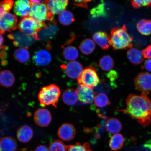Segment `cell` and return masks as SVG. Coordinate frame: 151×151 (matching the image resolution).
Segmentation results:
<instances>
[{
	"label": "cell",
	"instance_id": "obj_1",
	"mask_svg": "<svg viewBox=\"0 0 151 151\" xmlns=\"http://www.w3.org/2000/svg\"><path fill=\"white\" fill-rule=\"evenodd\" d=\"M126 109L120 111L137 120L143 126L151 123V99L146 94H129L126 99Z\"/></svg>",
	"mask_w": 151,
	"mask_h": 151
},
{
	"label": "cell",
	"instance_id": "obj_2",
	"mask_svg": "<svg viewBox=\"0 0 151 151\" xmlns=\"http://www.w3.org/2000/svg\"><path fill=\"white\" fill-rule=\"evenodd\" d=\"M109 37L110 46L114 50L131 48L133 46V37L127 32L125 25L121 28H112Z\"/></svg>",
	"mask_w": 151,
	"mask_h": 151
},
{
	"label": "cell",
	"instance_id": "obj_3",
	"mask_svg": "<svg viewBox=\"0 0 151 151\" xmlns=\"http://www.w3.org/2000/svg\"><path fill=\"white\" fill-rule=\"evenodd\" d=\"M61 93L58 86L50 84L41 88L38 97L40 103L43 106L51 105L56 107Z\"/></svg>",
	"mask_w": 151,
	"mask_h": 151
},
{
	"label": "cell",
	"instance_id": "obj_4",
	"mask_svg": "<svg viewBox=\"0 0 151 151\" xmlns=\"http://www.w3.org/2000/svg\"><path fill=\"white\" fill-rule=\"evenodd\" d=\"M47 25L45 23L38 22L31 17L28 16L21 19L18 27L20 31L31 36L36 40L37 33Z\"/></svg>",
	"mask_w": 151,
	"mask_h": 151
},
{
	"label": "cell",
	"instance_id": "obj_5",
	"mask_svg": "<svg viewBox=\"0 0 151 151\" xmlns=\"http://www.w3.org/2000/svg\"><path fill=\"white\" fill-rule=\"evenodd\" d=\"M29 16L37 21L43 23L47 21L51 22L54 20V15L49 11L45 1L43 3L31 4Z\"/></svg>",
	"mask_w": 151,
	"mask_h": 151
},
{
	"label": "cell",
	"instance_id": "obj_6",
	"mask_svg": "<svg viewBox=\"0 0 151 151\" xmlns=\"http://www.w3.org/2000/svg\"><path fill=\"white\" fill-rule=\"evenodd\" d=\"M77 81L80 86L91 88L97 86L100 82L96 70L91 67L85 68L77 79Z\"/></svg>",
	"mask_w": 151,
	"mask_h": 151
},
{
	"label": "cell",
	"instance_id": "obj_7",
	"mask_svg": "<svg viewBox=\"0 0 151 151\" xmlns=\"http://www.w3.org/2000/svg\"><path fill=\"white\" fill-rule=\"evenodd\" d=\"M17 18L15 15L7 12L0 17V34L14 31L18 27Z\"/></svg>",
	"mask_w": 151,
	"mask_h": 151
},
{
	"label": "cell",
	"instance_id": "obj_8",
	"mask_svg": "<svg viewBox=\"0 0 151 151\" xmlns=\"http://www.w3.org/2000/svg\"><path fill=\"white\" fill-rule=\"evenodd\" d=\"M8 37L13 41L14 46L26 49L32 45L35 40L33 37L20 31L9 34Z\"/></svg>",
	"mask_w": 151,
	"mask_h": 151
},
{
	"label": "cell",
	"instance_id": "obj_9",
	"mask_svg": "<svg viewBox=\"0 0 151 151\" xmlns=\"http://www.w3.org/2000/svg\"><path fill=\"white\" fill-rule=\"evenodd\" d=\"M134 84L137 90L148 94L151 91V74L147 72L139 73L135 79Z\"/></svg>",
	"mask_w": 151,
	"mask_h": 151
},
{
	"label": "cell",
	"instance_id": "obj_10",
	"mask_svg": "<svg viewBox=\"0 0 151 151\" xmlns=\"http://www.w3.org/2000/svg\"><path fill=\"white\" fill-rule=\"evenodd\" d=\"M58 31L57 23L55 20H53L37 33L36 40L48 41L55 37Z\"/></svg>",
	"mask_w": 151,
	"mask_h": 151
},
{
	"label": "cell",
	"instance_id": "obj_11",
	"mask_svg": "<svg viewBox=\"0 0 151 151\" xmlns=\"http://www.w3.org/2000/svg\"><path fill=\"white\" fill-rule=\"evenodd\" d=\"M61 68L65 70L66 75L72 79H78L83 71L82 65L76 61L70 62L66 65H62Z\"/></svg>",
	"mask_w": 151,
	"mask_h": 151
},
{
	"label": "cell",
	"instance_id": "obj_12",
	"mask_svg": "<svg viewBox=\"0 0 151 151\" xmlns=\"http://www.w3.org/2000/svg\"><path fill=\"white\" fill-rule=\"evenodd\" d=\"M34 119L37 125L45 127L50 124L52 120V116L48 109H40L36 111L34 114Z\"/></svg>",
	"mask_w": 151,
	"mask_h": 151
},
{
	"label": "cell",
	"instance_id": "obj_13",
	"mask_svg": "<svg viewBox=\"0 0 151 151\" xmlns=\"http://www.w3.org/2000/svg\"><path fill=\"white\" fill-rule=\"evenodd\" d=\"M76 131L74 126L69 123H65L60 126L58 135L60 139L66 141H70L75 137Z\"/></svg>",
	"mask_w": 151,
	"mask_h": 151
},
{
	"label": "cell",
	"instance_id": "obj_14",
	"mask_svg": "<svg viewBox=\"0 0 151 151\" xmlns=\"http://www.w3.org/2000/svg\"><path fill=\"white\" fill-rule=\"evenodd\" d=\"M31 8V4L30 1L19 0L14 3V11L17 16L24 18L29 16Z\"/></svg>",
	"mask_w": 151,
	"mask_h": 151
},
{
	"label": "cell",
	"instance_id": "obj_15",
	"mask_svg": "<svg viewBox=\"0 0 151 151\" xmlns=\"http://www.w3.org/2000/svg\"><path fill=\"white\" fill-rule=\"evenodd\" d=\"M80 101L84 104L93 102L95 97V93L92 88L82 86H79L77 89Z\"/></svg>",
	"mask_w": 151,
	"mask_h": 151
},
{
	"label": "cell",
	"instance_id": "obj_16",
	"mask_svg": "<svg viewBox=\"0 0 151 151\" xmlns=\"http://www.w3.org/2000/svg\"><path fill=\"white\" fill-rule=\"evenodd\" d=\"M45 3L50 12L52 15L61 14L65 11L68 1L63 0L45 1Z\"/></svg>",
	"mask_w": 151,
	"mask_h": 151
},
{
	"label": "cell",
	"instance_id": "obj_17",
	"mask_svg": "<svg viewBox=\"0 0 151 151\" xmlns=\"http://www.w3.org/2000/svg\"><path fill=\"white\" fill-rule=\"evenodd\" d=\"M34 63L38 66H45L50 63L52 56L48 51L41 50L37 51L33 56Z\"/></svg>",
	"mask_w": 151,
	"mask_h": 151
},
{
	"label": "cell",
	"instance_id": "obj_18",
	"mask_svg": "<svg viewBox=\"0 0 151 151\" xmlns=\"http://www.w3.org/2000/svg\"><path fill=\"white\" fill-rule=\"evenodd\" d=\"M33 131L30 126L24 125L19 128L17 132V139L20 142L26 143L28 142L32 138Z\"/></svg>",
	"mask_w": 151,
	"mask_h": 151
},
{
	"label": "cell",
	"instance_id": "obj_19",
	"mask_svg": "<svg viewBox=\"0 0 151 151\" xmlns=\"http://www.w3.org/2000/svg\"><path fill=\"white\" fill-rule=\"evenodd\" d=\"M92 37L94 42L103 50H106L109 48V37L105 32H98L94 34Z\"/></svg>",
	"mask_w": 151,
	"mask_h": 151
},
{
	"label": "cell",
	"instance_id": "obj_20",
	"mask_svg": "<svg viewBox=\"0 0 151 151\" xmlns=\"http://www.w3.org/2000/svg\"><path fill=\"white\" fill-rule=\"evenodd\" d=\"M77 91L72 88H68L62 94V99L64 103L69 106L75 104L78 99Z\"/></svg>",
	"mask_w": 151,
	"mask_h": 151
},
{
	"label": "cell",
	"instance_id": "obj_21",
	"mask_svg": "<svg viewBox=\"0 0 151 151\" xmlns=\"http://www.w3.org/2000/svg\"><path fill=\"white\" fill-rule=\"evenodd\" d=\"M15 81L14 76L10 71L5 70L0 72V85L6 88L12 86Z\"/></svg>",
	"mask_w": 151,
	"mask_h": 151
},
{
	"label": "cell",
	"instance_id": "obj_22",
	"mask_svg": "<svg viewBox=\"0 0 151 151\" xmlns=\"http://www.w3.org/2000/svg\"><path fill=\"white\" fill-rule=\"evenodd\" d=\"M106 131L110 134H117L122 129L121 122L118 119L114 118H109L105 124Z\"/></svg>",
	"mask_w": 151,
	"mask_h": 151
},
{
	"label": "cell",
	"instance_id": "obj_23",
	"mask_svg": "<svg viewBox=\"0 0 151 151\" xmlns=\"http://www.w3.org/2000/svg\"><path fill=\"white\" fill-rule=\"evenodd\" d=\"M17 144L15 139L11 137H5L0 140L1 151H16Z\"/></svg>",
	"mask_w": 151,
	"mask_h": 151
},
{
	"label": "cell",
	"instance_id": "obj_24",
	"mask_svg": "<svg viewBox=\"0 0 151 151\" xmlns=\"http://www.w3.org/2000/svg\"><path fill=\"white\" fill-rule=\"evenodd\" d=\"M127 57L129 61L135 65L141 64L144 60L142 52L134 48H131L128 50Z\"/></svg>",
	"mask_w": 151,
	"mask_h": 151
},
{
	"label": "cell",
	"instance_id": "obj_25",
	"mask_svg": "<svg viewBox=\"0 0 151 151\" xmlns=\"http://www.w3.org/2000/svg\"><path fill=\"white\" fill-rule=\"evenodd\" d=\"M124 139L121 134H116L112 136L109 141V147L113 151H117L120 150L123 146Z\"/></svg>",
	"mask_w": 151,
	"mask_h": 151
},
{
	"label": "cell",
	"instance_id": "obj_26",
	"mask_svg": "<svg viewBox=\"0 0 151 151\" xmlns=\"http://www.w3.org/2000/svg\"><path fill=\"white\" fill-rule=\"evenodd\" d=\"M96 48V45L92 39H86L80 43L79 48L83 54L88 55L92 53Z\"/></svg>",
	"mask_w": 151,
	"mask_h": 151
},
{
	"label": "cell",
	"instance_id": "obj_27",
	"mask_svg": "<svg viewBox=\"0 0 151 151\" xmlns=\"http://www.w3.org/2000/svg\"><path fill=\"white\" fill-rule=\"evenodd\" d=\"M14 58L17 61L21 63H25L29 61L30 59V54L27 49L20 48L14 52Z\"/></svg>",
	"mask_w": 151,
	"mask_h": 151
},
{
	"label": "cell",
	"instance_id": "obj_28",
	"mask_svg": "<svg viewBox=\"0 0 151 151\" xmlns=\"http://www.w3.org/2000/svg\"><path fill=\"white\" fill-rule=\"evenodd\" d=\"M137 29L141 34L148 36L151 34V20L142 19L137 22Z\"/></svg>",
	"mask_w": 151,
	"mask_h": 151
},
{
	"label": "cell",
	"instance_id": "obj_29",
	"mask_svg": "<svg viewBox=\"0 0 151 151\" xmlns=\"http://www.w3.org/2000/svg\"><path fill=\"white\" fill-rule=\"evenodd\" d=\"M63 56L66 60L70 61H73L78 58L79 52L75 47L68 46L64 49Z\"/></svg>",
	"mask_w": 151,
	"mask_h": 151
},
{
	"label": "cell",
	"instance_id": "obj_30",
	"mask_svg": "<svg viewBox=\"0 0 151 151\" xmlns=\"http://www.w3.org/2000/svg\"><path fill=\"white\" fill-rule=\"evenodd\" d=\"M60 23L65 26L70 25L75 21V18L70 11L65 10L60 14L58 17Z\"/></svg>",
	"mask_w": 151,
	"mask_h": 151
},
{
	"label": "cell",
	"instance_id": "obj_31",
	"mask_svg": "<svg viewBox=\"0 0 151 151\" xmlns=\"http://www.w3.org/2000/svg\"><path fill=\"white\" fill-rule=\"evenodd\" d=\"M99 65L102 70L109 71L112 69L114 65V62L110 56L106 55L103 57L100 60Z\"/></svg>",
	"mask_w": 151,
	"mask_h": 151
},
{
	"label": "cell",
	"instance_id": "obj_32",
	"mask_svg": "<svg viewBox=\"0 0 151 151\" xmlns=\"http://www.w3.org/2000/svg\"><path fill=\"white\" fill-rule=\"evenodd\" d=\"M90 14L92 18L106 17L107 13L105 9V3H100L97 6L92 9L90 11Z\"/></svg>",
	"mask_w": 151,
	"mask_h": 151
},
{
	"label": "cell",
	"instance_id": "obj_33",
	"mask_svg": "<svg viewBox=\"0 0 151 151\" xmlns=\"http://www.w3.org/2000/svg\"><path fill=\"white\" fill-rule=\"evenodd\" d=\"M94 101L95 105L99 107H105L110 104L108 97L104 93H99L96 95Z\"/></svg>",
	"mask_w": 151,
	"mask_h": 151
},
{
	"label": "cell",
	"instance_id": "obj_34",
	"mask_svg": "<svg viewBox=\"0 0 151 151\" xmlns=\"http://www.w3.org/2000/svg\"><path fill=\"white\" fill-rule=\"evenodd\" d=\"M68 151H92L89 143H85L83 145L77 142L74 145L68 146Z\"/></svg>",
	"mask_w": 151,
	"mask_h": 151
},
{
	"label": "cell",
	"instance_id": "obj_35",
	"mask_svg": "<svg viewBox=\"0 0 151 151\" xmlns=\"http://www.w3.org/2000/svg\"><path fill=\"white\" fill-rule=\"evenodd\" d=\"M68 146H66L63 142L55 140L50 143L49 146L50 151H67Z\"/></svg>",
	"mask_w": 151,
	"mask_h": 151
},
{
	"label": "cell",
	"instance_id": "obj_36",
	"mask_svg": "<svg viewBox=\"0 0 151 151\" xmlns=\"http://www.w3.org/2000/svg\"><path fill=\"white\" fill-rule=\"evenodd\" d=\"M14 1L6 0L0 2V17L5 12L10 11L14 5Z\"/></svg>",
	"mask_w": 151,
	"mask_h": 151
},
{
	"label": "cell",
	"instance_id": "obj_37",
	"mask_svg": "<svg viewBox=\"0 0 151 151\" xmlns=\"http://www.w3.org/2000/svg\"><path fill=\"white\" fill-rule=\"evenodd\" d=\"M131 4L134 8L138 9L143 6L149 7L151 6V1L150 0H139L131 1Z\"/></svg>",
	"mask_w": 151,
	"mask_h": 151
},
{
	"label": "cell",
	"instance_id": "obj_38",
	"mask_svg": "<svg viewBox=\"0 0 151 151\" xmlns=\"http://www.w3.org/2000/svg\"><path fill=\"white\" fill-rule=\"evenodd\" d=\"M109 89L110 87L109 84L107 83L104 80H102L100 82L99 84L95 88L96 91L103 92L106 93H108Z\"/></svg>",
	"mask_w": 151,
	"mask_h": 151
},
{
	"label": "cell",
	"instance_id": "obj_39",
	"mask_svg": "<svg viewBox=\"0 0 151 151\" xmlns=\"http://www.w3.org/2000/svg\"><path fill=\"white\" fill-rule=\"evenodd\" d=\"M91 1H75L73 4L77 6L88 9V3Z\"/></svg>",
	"mask_w": 151,
	"mask_h": 151
},
{
	"label": "cell",
	"instance_id": "obj_40",
	"mask_svg": "<svg viewBox=\"0 0 151 151\" xmlns=\"http://www.w3.org/2000/svg\"><path fill=\"white\" fill-rule=\"evenodd\" d=\"M143 57L146 58H151V45L147 47L142 51Z\"/></svg>",
	"mask_w": 151,
	"mask_h": 151
},
{
	"label": "cell",
	"instance_id": "obj_41",
	"mask_svg": "<svg viewBox=\"0 0 151 151\" xmlns=\"http://www.w3.org/2000/svg\"><path fill=\"white\" fill-rule=\"evenodd\" d=\"M107 76L111 81H114L118 78V73L116 71L111 70L107 73Z\"/></svg>",
	"mask_w": 151,
	"mask_h": 151
},
{
	"label": "cell",
	"instance_id": "obj_42",
	"mask_svg": "<svg viewBox=\"0 0 151 151\" xmlns=\"http://www.w3.org/2000/svg\"><path fill=\"white\" fill-rule=\"evenodd\" d=\"M141 68L151 72V58L145 61L143 65L142 66Z\"/></svg>",
	"mask_w": 151,
	"mask_h": 151
},
{
	"label": "cell",
	"instance_id": "obj_43",
	"mask_svg": "<svg viewBox=\"0 0 151 151\" xmlns=\"http://www.w3.org/2000/svg\"><path fill=\"white\" fill-rule=\"evenodd\" d=\"M35 151H50L49 148L45 145H41L37 146Z\"/></svg>",
	"mask_w": 151,
	"mask_h": 151
},
{
	"label": "cell",
	"instance_id": "obj_44",
	"mask_svg": "<svg viewBox=\"0 0 151 151\" xmlns=\"http://www.w3.org/2000/svg\"><path fill=\"white\" fill-rule=\"evenodd\" d=\"M4 39L3 38L1 34H0V47L2 46L3 43Z\"/></svg>",
	"mask_w": 151,
	"mask_h": 151
},
{
	"label": "cell",
	"instance_id": "obj_45",
	"mask_svg": "<svg viewBox=\"0 0 151 151\" xmlns=\"http://www.w3.org/2000/svg\"><path fill=\"white\" fill-rule=\"evenodd\" d=\"M0 151H1V147H0Z\"/></svg>",
	"mask_w": 151,
	"mask_h": 151
},
{
	"label": "cell",
	"instance_id": "obj_46",
	"mask_svg": "<svg viewBox=\"0 0 151 151\" xmlns=\"http://www.w3.org/2000/svg\"></svg>",
	"mask_w": 151,
	"mask_h": 151
},
{
	"label": "cell",
	"instance_id": "obj_47",
	"mask_svg": "<svg viewBox=\"0 0 151 151\" xmlns=\"http://www.w3.org/2000/svg\"></svg>",
	"mask_w": 151,
	"mask_h": 151
}]
</instances>
